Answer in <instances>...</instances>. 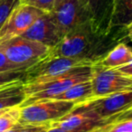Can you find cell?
<instances>
[{
    "mask_svg": "<svg viewBox=\"0 0 132 132\" xmlns=\"http://www.w3.org/2000/svg\"><path fill=\"white\" fill-rule=\"evenodd\" d=\"M129 29L112 27L106 34L93 31L90 22H87L66 34L61 41L50 49L46 56L81 58L93 64L101 61L117 44L128 38Z\"/></svg>",
    "mask_w": 132,
    "mask_h": 132,
    "instance_id": "1",
    "label": "cell"
},
{
    "mask_svg": "<svg viewBox=\"0 0 132 132\" xmlns=\"http://www.w3.org/2000/svg\"><path fill=\"white\" fill-rule=\"evenodd\" d=\"M90 77L92 66H84L74 68L70 72L45 82L24 85L26 98L19 107L23 108L40 100L53 99L74 84L90 80Z\"/></svg>",
    "mask_w": 132,
    "mask_h": 132,
    "instance_id": "2",
    "label": "cell"
},
{
    "mask_svg": "<svg viewBox=\"0 0 132 132\" xmlns=\"http://www.w3.org/2000/svg\"><path fill=\"white\" fill-rule=\"evenodd\" d=\"M86 59L45 56L26 70L24 85L37 84L54 79L77 67L92 66Z\"/></svg>",
    "mask_w": 132,
    "mask_h": 132,
    "instance_id": "3",
    "label": "cell"
},
{
    "mask_svg": "<svg viewBox=\"0 0 132 132\" xmlns=\"http://www.w3.org/2000/svg\"><path fill=\"white\" fill-rule=\"evenodd\" d=\"M132 109V90L104 96H92L75 104L73 110L88 111L112 123L119 114Z\"/></svg>",
    "mask_w": 132,
    "mask_h": 132,
    "instance_id": "4",
    "label": "cell"
},
{
    "mask_svg": "<svg viewBox=\"0 0 132 132\" xmlns=\"http://www.w3.org/2000/svg\"><path fill=\"white\" fill-rule=\"evenodd\" d=\"M76 103L72 101L44 99L21 108L19 123L31 125L51 124L70 113Z\"/></svg>",
    "mask_w": 132,
    "mask_h": 132,
    "instance_id": "5",
    "label": "cell"
},
{
    "mask_svg": "<svg viewBox=\"0 0 132 132\" xmlns=\"http://www.w3.org/2000/svg\"><path fill=\"white\" fill-rule=\"evenodd\" d=\"M51 48L36 41L17 36L0 44V51L11 62L29 68L49 53Z\"/></svg>",
    "mask_w": 132,
    "mask_h": 132,
    "instance_id": "6",
    "label": "cell"
},
{
    "mask_svg": "<svg viewBox=\"0 0 132 132\" xmlns=\"http://www.w3.org/2000/svg\"><path fill=\"white\" fill-rule=\"evenodd\" d=\"M90 82L93 96L132 90V77L121 73L116 69L105 68L97 63L92 66Z\"/></svg>",
    "mask_w": 132,
    "mask_h": 132,
    "instance_id": "7",
    "label": "cell"
},
{
    "mask_svg": "<svg viewBox=\"0 0 132 132\" xmlns=\"http://www.w3.org/2000/svg\"><path fill=\"white\" fill-rule=\"evenodd\" d=\"M46 12L21 3L11 12L0 28V44L14 37L21 36L41 15Z\"/></svg>",
    "mask_w": 132,
    "mask_h": 132,
    "instance_id": "8",
    "label": "cell"
},
{
    "mask_svg": "<svg viewBox=\"0 0 132 132\" xmlns=\"http://www.w3.org/2000/svg\"><path fill=\"white\" fill-rule=\"evenodd\" d=\"M49 14L62 38L71 30L89 22L79 0H62Z\"/></svg>",
    "mask_w": 132,
    "mask_h": 132,
    "instance_id": "9",
    "label": "cell"
},
{
    "mask_svg": "<svg viewBox=\"0 0 132 132\" xmlns=\"http://www.w3.org/2000/svg\"><path fill=\"white\" fill-rule=\"evenodd\" d=\"M109 123L107 119H101L92 112L72 110L64 117L51 122L50 127L77 132H88L106 126Z\"/></svg>",
    "mask_w": 132,
    "mask_h": 132,
    "instance_id": "10",
    "label": "cell"
},
{
    "mask_svg": "<svg viewBox=\"0 0 132 132\" xmlns=\"http://www.w3.org/2000/svg\"><path fill=\"white\" fill-rule=\"evenodd\" d=\"M93 31L106 34L110 31L112 0H79Z\"/></svg>",
    "mask_w": 132,
    "mask_h": 132,
    "instance_id": "11",
    "label": "cell"
},
{
    "mask_svg": "<svg viewBox=\"0 0 132 132\" xmlns=\"http://www.w3.org/2000/svg\"><path fill=\"white\" fill-rule=\"evenodd\" d=\"M21 36L39 42L50 48L56 45L62 39L49 13L41 15Z\"/></svg>",
    "mask_w": 132,
    "mask_h": 132,
    "instance_id": "12",
    "label": "cell"
},
{
    "mask_svg": "<svg viewBox=\"0 0 132 132\" xmlns=\"http://www.w3.org/2000/svg\"><path fill=\"white\" fill-rule=\"evenodd\" d=\"M132 26V0H112L110 27Z\"/></svg>",
    "mask_w": 132,
    "mask_h": 132,
    "instance_id": "13",
    "label": "cell"
},
{
    "mask_svg": "<svg viewBox=\"0 0 132 132\" xmlns=\"http://www.w3.org/2000/svg\"><path fill=\"white\" fill-rule=\"evenodd\" d=\"M24 84L14 83L0 88V110L20 106L26 100Z\"/></svg>",
    "mask_w": 132,
    "mask_h": 132,
    "instance_id": "14",
    "label": "cell"
},
{
    "mask_svg": "<svg viewBox=\"0 0 132 132\" xmlns=\"http://www.w3.org/2000/svg\"><path fill=\"white\" fill-rule=\"evenodd\" d=\"M132 61V49L124 43L117 44L104 58L97 64L105 68L113 69L124 65ZM96 64V63H95Z\"/></svg>",
    "mask_w": 132,
    "mask_h": 132,
    "instance_id": "15",
    "label": "cell"
},
{
    "mask_svg": "<svg viewBox=\"0 0 132 132\" xmlns=\"http://www.w3.org/2000/svg\"><path fill=\"white\" fill-rule=\"evenodd\" d=\"M93 96V90H92V85L90 80L85 81L82 82H79L74 84L68 90H66L62 93L59 94L58 96L54 97V100L58 101H72L74 103H79L82 101L89 99Z\"/></svg>",
    "mask_w": 132,
    "mask_h": 132,
    "instance_id": "16",
    "label": "cell"
},
{
    "mask_svg": "<svg viewBox=\"0 0 132 132\" xmlns=\"http://www.w3.org/2000/svg\"><path fill=\"white\" fill-rule=\"evenodd\" d=\"M21 115V108L13 107L0 116V132H7L18 123Z\"/></svg>",
    "mask_w": 132,
    "mask_h": 132,
    "instance_id": "17",
    "label": "cell"
},
{
    "mask_svg": "<svg viewBox=\"0 0 132 132\" xmlns=\"http://www.w3.org/2000/svg\"><path fill=\"white\" fill-rule=\"evenodd\" d=\"M24 77H26V70L2 72L0 73V88L14 83H24Z\"/></svg>",
    "mask_w": 132,
    "mask_h": 132,
    "instance_id": "18",
    "label": "cell"
},
{
    "mask_svg": "<svg viewBox=\"0 0 132 132\" xmlns=\"http://www.w3.org/2000/svg\"><path fill=\"white\" fill-rule=\"evenodd\" d=\"M20 4V0H0V28L5 24L11 12Z\"/></svg>",
    "mask_w": 132,
    "mask_h": 132,
    "instance_id": "19",
    "label": "cell"
},
{
    "mask_svg": "<svg viewBox=\"0 0 132 132\" xmlns=\"http://www.w3.org/2000/svg\"><path fill=\"white\" fill-rule=\"evenodd\" d=\"M50 128V124L44 125H31L17 123L7 132H46Z\"/></svg>",
    "mask_w": 132,
    "mask_h": 132,
    "instance_id": "20",
    "label": "cell"
},
{
    "mask_svg": "<svg viewBox=\"0 0 132 132\" xmlns=\"http://www.w3.org/2000/svg\"><path fill=\"white\" fill-rule=\"evenodd\" d=\"M61 1L62 0H26V2L24 4L30 5L46 13H50Z\"/></svg>",
    "mask_w": 132,
    "mask_h": 132,
    "instance_id": "21",
    "label": "cell"
},
{
    "mask_svg": "<svg viewBox=\"0 0 132 132\" xmlns=\"http://www.w3.org/2000/svg\"><path fill=\"white\" fill-rule=\"evenodd\" d=\"M106 132H132V119L110 123Z\"/></svg>",
    "mask_w": 132,
    "mask_h": 132,
    "instance_id": "22",
    "label": "cell"
},
{
    "mask_svg": "<svg viewBox=\"0 0 132 132\" xmlns=\"http://www.w3.org/2000/svg\"><path fill=\"white\" fill-rule=\"evenodd\" d=\"M26 68L19 66L11 62L6 56L0 51V73L6 72H13V71H24Z\"/></svg>",
    "mask_w": 132,
    "mask_h": 132,
    "instance_id": "23",
    "label": "cell"
},
{
    "mask_svg": "<svg viewBox=\"0 0 132 132\" xmlns=\"http://www.w3.org/2000/svg\"><path fill=\"white\" fill-rule=\"evenodd\" d=\"M113 69H116L117 71H119V72L125 74V75L132 77V61L128 62V63L124 64V65L119 66L117 68H113Z\"/></svg>",
    "mask_w": 132,
    "mask_h": 132,
    "instance_id": "24",
    "label": "cell"
},
{
    "mask_svg": "<svg viewBox=\"0 0 132 132\" xmlns=\"http://www.w3.org/2000/svg\"><path fill=\"white\" fill-rule=\"evenodd\" d=\"M124 119H132V109L128 110L127 111L123 112V113L119 114V116L113 119L112 122H116V121H120V120H124Z\"/></svg>",
    "mask_w": 132,
    "mask_h": 132,
    "instance_id": "25",
    "label": "cell"
},
{
    "mask_svg": "<svg viewBox=\"0 0 132 132\" xmlns=\"http://www.w3.org/2000/svg\"><path fill=\"white\" fill-rule=\"evenodd\" d=\"M46 132H77V131H72V130H65L60 128H55V127H50Z\"/></svg>",
    "mask_w": 132,
    "mask_h": 132,
    "instance_id": "26",
    "label": "cell"
},
{
    "mask_svg": "<svg viewBox=\"0 0 132 132\" xmlns=\"http://www.w3.org/2000/svg\"><path fill=\"white\" fill-rule=\"evenodd\" d=\"M109 125H110V123H109L108 125H106V126L101 127V128H95V129H92V130L88 131V132H106L107 129H108V128H109Z\"/></svg>",
    "mask_w": 132,
    "mask_h": 132,
    "instance_id": "27",
    "label": "cell"
},
{
    "mask_svg": "<svg viewBox=\"0 0 132 132\" xmlns=\"http://www.w3.org/2000/svg\"><path fill=\"white\" fill-rule=\"evenodd\" d=\"M129 29V34H128V38L131 40V42H132V26L130 28H128Z\"/></svg>",
    "mask_w": 132,
    "mask_h": 132,
    "instance_id": "28",
    "label": "cell"
},
{
    "mask_svg": "<svg viewBox=\"0 0 132 132\" xmlns=\"http://www.w3.org/2000/svg\"><path fill=\"white\" fill-rule=\"evenodd\" d=\"M7 110H8V109H5V110H0V116L2 115V114L4 113V112H6Z\"/></svg>",
    "mask_w": 132,
    "mask_h": 132,
    "instance_id": "29",
    "label": "cell"
},
{
    "mask_svg": "<svg viewBox=\"0 0 132 132\" xmlns=\"http://www.w3.org/2000/svg\"><path fill=\"white\" fill-rule=\"evenodd\" d=\"M20 2H21V3H26V0H20Z\"/></svg>",
    "mask_w": 132,
    "mask_h": 132,
    "instance_id": "30",
    "label": "cell"
}]
</instances>
